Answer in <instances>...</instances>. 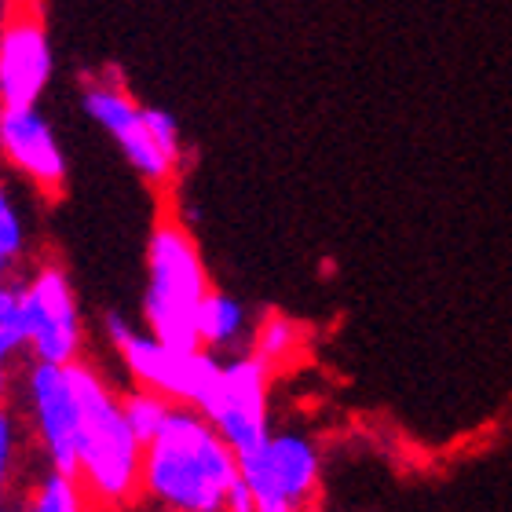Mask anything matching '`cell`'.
Masks as SVG:
<instances>
[{
	"instance_id": "obj_1",
	"label": "cell",
	"mask_w": 512,
	"mask_h": 512,
	"mask_svg": "<svg viewBox=\"0 0 512 512\" xmlns=\"http://www.w3.org/2000/svg\"><path fill=\"white\" fill-rule=\"evenodd\" d=\"M238 480V458L191 403H172L139 454V498L176 512H220Z\"/></svg>"
},
{
	"instance_id": "obj_2",
	"label": "cell",
	"mask_w": 512,
	"mask_h": 512,
	"mask_svg": "<svg viewBox=\"0 0 512 512\" xmlns=\"http://www.w3.org/2000/svg\"><path fill=\"white\" fill-rule=\"evenodd\" d=\"M66 377L77 403V480L85 502L110 509L132 505L139 498L143 443L132 436L121 399L85 359L66 363Z\"/></svg>"
},
{
	"instance_id": "obj_3",
	"label": "cell",
	"mask_w": 512,
	"mask_h": 512,
	"mask_svg": "<svg viewBox=\"0 0 512 512\" xmlns=\"http://www.w3.org/2000/svg\"><path fill=\"white\" fill-rule=\"evenodd\" d=\"M209 293L202 253L194 246L191 231L172 213L169 205L158 213V224L150 231L147 246V315L150 333L169 348L191 352L198 348V304Z\"/></svg>"
},
{
	"instance_id": "obj_4",
	"label": "cell",
	"mask_w": 512,
	"mask_h": 512,
	"mask_svg": "<svg viewBox=\"0 0 512 512\" xmlns=\"http://www.w3.org/2000/svg\"><path fill=\"white\" fill-rule=\"evenodd\" d=\"M238 476L249 487L253 512L308 509L319 498V450L300 432H267L260 447L238 458Z\"/></svg>"
},
{
	"instance_id": "obj_5",
	"label": "cell",
	"mask_w": 512,
	"mask_h": 512,
	"mask_svg": "<svg viewBox=\"0 0 512 512\" xmlns=\"http://www.w3.org/2000/svg\"><path fill=\"white\" fill-rule=\"evenodd\" d=\"M107 337L118 348L128 374L136 377V384L154 388L172 403L198 406V399L209 392V384L220 370V359L213 352H205V348H191V352L169 348L154 333H136L118 311L107 315Z\"/></svg>"
},
{
	"instance_id": "obj_6",
	"label": "cell",
	"mask_w": 512,
	"mask_h": 512,
	"mask_svg": "<svg viewBox=\"0 0 512 512\" xmlns=\"http://www.w3.org/2000/svg\"><path fill=\"white\" fill-rule=\"evenodd\" d=\"M267 388H271L267 366L256 355H235V359L220 363L209 392L194 406L224 436L227 447L235 450V458L260 447L267 439V432H271V421H267Z\"/></svg>"
},
{
	"instance_id": "obj_7",
	"label": "cell",
	"mask_w": 512,
	"mask_h": 512,
	"mask_svg": "<svg viewBox=\"0 0 512 512\" xmlns=\"http://www.w3.org/2000/svg\"><path fill=\"white\" fill-rule=\"evenodd\" d=\"M22 326H26V352L41 363H74L81 359L85 326L77 308L74 286L63 267H41L37 275L19 286Z\"/></svg>"
},
{
	"instance_id": "obj_8",
	"label": "cell",
	"mask_w": 512,
	"mask_h": 512,
	"mask_svg": "<svg viewBox=\"0 0 512 512\" xmlns=\"http://www.w3.org/2000/svg\"><path fill=\"white\" fill-rule=\"evenodd\" d=\"M52 81V44L33 0H8L0 15V107H37Z\"/></svg>"
},
{
	"instance_id": "obj_9",
	"label": "cell",
	"mask_w": 512,
	"mask_h": 512,
	"mask_svg": "<svg viewBox=\"0 0 512 512\" xmlns=\"http://www.w3.org/2000/svg\"><path fill=\"white\" fill-rule=\"evenodd\" d=\"M85 114L107 132L121 150H125L128 165L150 183V187H165L172 176L180 172V161H172L165 150L158 147V139L147 125V107H139L136 99L128 96L118 77L114 81H88L81 92Z\"/></svg>"
},
{
	"instance_id": "obj_10",
	"label": "cell",
	"mask_w": 512,
	"mask_h": 512,
	"mask_svg": "<svg viewBox=\"0 0 512 512\" xmlns=\"http://www.w3.org/2000/svg\"><path fill=\"white\" fill-rule=\"evenodd\" d=\"M0 158L59 202L66 194V158L52 125L37 107H0Z\"/></svg>"
},
{
	"instance_id": "obj_11",
	"label": "cell",
	"mask_w": 512,
	"mask_h": 512,
	"mask_svg": "<svg viewBox=\"0 0 512 512\" xmlns=\"http://www.w3.org/2000/svg\"><path fill=\"white\" fill-rule=\"evenodd\" d=\"M26 395H30L33 425L41 432L52 469L77 476V403L66 366L33 359L26 374Z\"/></svg>"
},
{
	"instance_id": "obj_12",
	"label": "cell",
	"mask_w": 512,
	"mask_h": 512,
	"mask_svg": "<svg viewBox=\"0 0 512 512\" xmlns=\"http://www.w3.org/2000/svg\"><path fill=\"white\" fill-rule=\"evenodd\" d=\"M198 348L205 352H235L242 348L249 333V311L235 297H227L220 289L209 286V293L198 304Z\"/></svg>"
},
{
	"instance_id": "obj_13",
	"label": "cell",
	"mask_w": 512,
	"mask_h": 512,
	"mask_svg": "<svg viewBox=\"0 0 512 512\" xmlns=\"http://www.w3.org/2000/svg\"><path fill=\"white\" fill-rule=\"evenodd\" d=\"M267 366V374H275L278 366L300 355V326L286 315H267L253 333V352Z\"/></svg>"
},
{
	"instance_id": "obj_14",
	"label": "cell",
	"mask_w": 512,
	"mask_h": 512,
	"mask_svg": "<svg viewBox=\"0 0 512 512\" xmlns=\"http://www.w3.org/2000/svg\"><path fill=\"white\" fill-rule=\"evenodd\" d=\"M172 399H165L161 392H154V388H132V392L121 399V410H125V421L128 428H132V436L139 439V443H147L154 432L161 428V421H165V414H169Z\"/></svg>"
},
{
	"instance_id": "obj_15",
	"label": "cell",
	"mask_w": 512,
	"mask_h": 512,
	"mask_svg": "<svg viewBox=\"0 0 512 512\" xmlns=\"http://www.w3.org/2000/svg\"><path fill=\"white\" fill-rule=\"evenodd\" d=\"M33 509L37 512H77L85 509V491H81V480L70 476V472H48L37 491H33Z\"/></svg>"
},
{
	"instance_id": "obj_16",
	"label": "cell",
	"mask_w": 512,
	"mask_h": 512,
	"mask_svg": "<svg viewBox=\"0 0 512 512\" xmlns=\"http://www.w3.org/2000/svg\"><path fill=\"white\" fill-rule=\"evenodd\" d=\"M26 249V231H22V216L11 202L8 187H4V176H0V253L4 256H22Z\"/></svg>"
},
{
	"instance_id": "obj_17",
	"label": "cell",
	"mask_w": 512,
	"mask_h": 512,
	"mask_svg": "<svg viewBox=\"0 0 512 512\" xmlns=\"http://www.w3.org/2000/svg\"><path fill=\"white\" fill-rule=\"evenodd\" d=\"M11 465H15V421L0 406V505H4V494H8Z\"/></svg>"
},
{
	"instance_id": "obj_18",
	"label": "cell",
	"mask_w": 512,
	"mask_h": 512,
	"mask_svg": "<svg viewBox=\"0 0 512 512\" xmlns=\"http://www.w3.org/2000/svg\"><path fill=\"white\" fill-rule=\"evenodd\" d=\"M11 355L8 352H0V403H4V395H8V388H11Z\"/></svg>"
},
{
	"instance_id": "obj_19",
	"label": "cell",
	"mask_w": 512,
	"mask_h": 512,
	"mask_svg": "<svg viewBox=\"0 0 512 512\" xmlns=\"http://www.w3.org/2000/svg\"><path fill=\"white\" fill-rule=\"evenodd\" d=\"M8 271H11V256L0 253V286H8Z\"/></svg>"
},
{
	"instance_id": "obj_20",
	"label": "cell",
	"mask_w": 512,
	"mask_h": 512,
	"mask_svg": "<svg viewBox=\"0 0 512 512\" xmlns=\"http://www.w3.org/2000/svg\"><path fill=\"white\" fill-rule=\"evenodd\" d=\"M4 4H8V0H0V15H4Z\"/></svg>"
}]
</instances>
